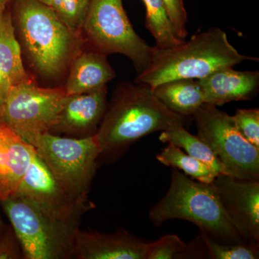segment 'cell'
Segmentation results:
<instances>
[{
  "label": "cell",
  "instance_id": "obj_1",
  "mask_svg": "<svg viewBox=\"0 0 259 259\" xmlns=\"http://www.w3.org/2000/svg\"><path fill=\"white\" fill-rule=\"evenodd\" d=\"M192 117L171 111L144 85L118 83L97 130L98 165L110 164L122 157L140 139L175 125H186Z\"/></svg>",
  "mask_w": 259,
  "mask_h": 259
},
{
  "label": "cell",
  "instance_id": "obj_2",
  "mask_svg": "<svg viewBox=\"0 0 259 259\" xmlns=\"http://www.w3.org/2000/svg\"><path fill=\"white\" fill-rule=\"evenodd\" d=\"M258 58L240 54L226 32L211 28L191 37L188 41L168 49L153 47L151 63L134 82L152 90L160 83L180 79H201L218 70L234 67Z\"/></svg>",
  "mask_w": 259,
  "mask_h": 259
},
{
  "label": "cell",
  "instance_id": "obj_3",
  "mask_svg": "<svg viewBox=\"0 0 259 259\" xmlns=\"http://www.w3.org/2000/svg\"><path fill=\"white\" fill-rule=\"evenodd\" d=\"M148 216L156 227L171 220H183L221 243L245 242L223 208L214 184L193 180L176 168H171L166 193L151 209Z\"/></svg>",
  "mask_w": 259,
  "mask_h": 259
},
{
  "label": "cell",
  "instance_id": "obj_4",
  "mask_svg": "<svg viewBox=\"0 0 259 259\" xmlns=\"http://www.w3.org/2000/svg\"><path fill=\"white\" fill-rule=\"evenodd\" d=\"M15 28L32 64L47 77L62 74L77 55L79 34L68 28L51 7L38 0H13Z\"/></svg>",
  "mask_w": 259,
  "mask_h": 259
},
{
  "label": "cell",
  "instance_id": "obj_5",
  "mask_svg": "<svg viewBox=\"0 0 259 259\" xmlns=\"http://www.w3.org/2000/svg\"><path fill=\"white\" fill-rule=\"evenodd\" d=\"M0 203L21 245L24 259L74 258L81 222L51 217L18 196Z\"/></svg>",
  "mask_w": 259,
  "mask_h": 259
},
{
  "label": "cell",
  "instance_id": "obj_6",
  "mask_svg": "<svg viewBox=\"0 0 259 259\" xmlns=\"http://www.w3.org/2000/svg\"><path fill=\"white\" fill-rule=\"evenodd\" d=\"M32 146L51 175L73 199L91 202L89 194L100 154L96 135L73 139L48 132Z\"/></svg>",
  "mask_w": 259,
  "mask_h": 259
},
{
  "label": "cell",
  "instance_id": "obj_7",
  "mask_svg": "<svg viewBox=\"0 0 259 259\" xmlns=\"http://www.w3.org/2000/svg\"><path fill=\"white\" fill-rule=\"evenodd\" d=\"M81 30L93 51L125 56L138 74L151 63L153 47L135 31L122 0H90Z\"/></svg>",
  "mask_w": 259,
  "mask_h": 259
},
{
  "label": "cell",
  "instance_id": "obj_8",
  "mask_svg": "<svg viewBox=\"0 0 259 259\" xmlns=\"http://www.w3.org/2000/svg\"><path fill=\"white\" fill-rule=\"evenodd\" d=\"M192 118L197 136L217 155L227 175L240 180H259V148L242 136L233 116L204 103Z\"/></svg>",
  "mask_w": 259,
  "mask_h": 259
},
{
  "label": "cell",
  "instance_id": "obj_9",
  "mask_svg": "<svg viewBox=\"0 0 259 259\" xmlns=\"http://www.w3.org/2000/svg\"><path fill=\"white\" fill-rule=\"evenodd\" d=\"M66 97L64 88H40L32 80L13 85L0 106V122L32 145L55 125Z\"/></svg>",
  "mask_w": 259,
  "mask_h": 259
},
{
  "label": "cell",
  "instance_id": "obj_10",
  "mask_svg": "<svg viewBox=\"0 0 259 259\" xmlns=\"http://www.w3.org/2000/svg\"><path fill=\"white\" fill-rule=\"evenodd\" d=\"M15 196L30 203L56 219L79 221L90 209L93 202H81L73 199L59 185L37 153L24 177Z\"/></svg>",
  "mask_w": 259,
  "mask_h": 259
},
{
  "label": "cell",
  "instance_id": "obj_11",
  "mask_svg": "<svg viewBox=\"0 0 259 259\" xmlns=\"http://www.w3.org/2000/svg\"><path fill=\"white\" fill-rule=\"evenodd\" d=\"M212 183L223 208L242 239L259 246V180L220 175Z\"/></svg>",
  "mask_w": 259,
  "mask_h": 259
},
{
  "label": "cell",
  "instance_id": "obj_12",
  "mask_svg": "<svg viewBox=\"0 0 259 259\" xmlns=\"http://www.w3.org/2000/svg\"><path fill=\"white\" fill-rule=\"evenodd\" d=\"M107 87L92 93L66 97L51 134L73 139L96 135L107 105Z\"/></svg>",
  "mask_w": 259,
  "mask_h": 259
},
{
  "label": "cell",
  "instance_id": "obj_13",
  "mask_svg": "<svg viewBox=\"0 0 259 259\" xmlns=\"http://www.w3.org/2000/svg\"><path fill=\"white\" fill-rule=\"evenodd\" d=\"M146 243L124 228L110 233L79 228L75 238L74 258L145 259Z\"/></svg>",
  "mask_w": 259,
  "mask_h": 259
},
{
  "label": "cell",
  "instance_id": "obj_14",
  "mask_svg": "<svg viewBox=\"0 0 259 259\" xmlns=\"http://www.w3.org/2000/svg\"><path fill=\"white\" fill-rule=\"evenodd\" d=\"M35 154L32 145L0 122V202L15 197Z\"/></svg>",
  "mask_w": 259,
  "mask_h": 259
},
{
  "label": "cell",
  "instance_id": "obj_15",
  "mask_svg": "<svg viewBox=\"0 0 259 259\" xmlns=\"http://www.w3.org/2000/svg\"><path fill=\"white\" fill-rule=\"evenodd\" d=\"M204 103L223 106L231 102L252 100L259 90V71H238L233 67L218 70L199 79Z\"/></svg>",
  "mask_w": 259,
  "mask_h": 259
},
{
  "label": "cell",
  "instance_id": "obj_16",
  "mask_svg": "<svg viewBox=\"0 0 259 259\" xmlns=\"http://www.w3.org/2000/svg\"><path fill=\"white\" fill-rule=\"evenodd\" d=\"M64 88L68 95L92 93L105 88L116 76L107 56L95 51L77 54L71 62Z\"/></svg>",
  "mask_w": 259,
  "mask_h": 259
},
{
  "label": "cell",
  "instance_id": "obj_17",
  "mask_svg": "<svg viewBox=\"0 0 259 259\" xmlns=\"http://www.w3.org/2000/svg\"><path fill=\"white\" fill-rule=\"evenodd\" d=\"M151 90L169 110L184 117H192L204 103L203 92L198 79L171 80L160 83Z\"/></svg>",
  "mask_w": 259,
  "mask_h": 259
},
{
  "label": "cell",
  "instance_id": "obj_18",
  "mask_svg": "<svg viewBox=\"0 0 259 259\" xmlns=\"http://www.w3.org/2000/svg\"><path fill=\"white\" fill-rule=\"evenodd\" d=\"M0 71L12 85L32 80L24 68L21 49L15 34L12 13L8 7L0 18Z\"/></svg>",
  "mask_w": 259,
  "mask_h": 259
},
{
  "label": "cell",
  "instance_id": "obj_19",
  "mask_svg": "<svg viewBox=\"0 0 259 259\" xmlns=\"http://www.w3.org/2000/svg\"><path fill=\"white\" fill-rule=\"evenodd\" d=\"M158 139L162 143L171 144L183 149L187 154L208 165L218 175H227L225 167L217 155L198 136L188 132L185 125H177L162 131Z\"/></svg>",
  "mask_w": 259,
  "mask_h": 259
},
{
  "label": "cell",
  "instance_id": "obj_20",
  "mask_svg": "<svg viewBox=\"0 0 259 259\" xmlns=\"http://www.w3.org/2000/svg\"><path fill=\"white\" fill-rule=\"evenodd\" d=\"M207 258L200 236L187 244L175 234H167L156 241L147 242L145 259Z\"/></svg>",
  "mask_w": 259,
  "mask_h": 259
},
{
  "label": "cell",
  "instance_id": "obj_21",
  "mask_svg": "<svg viewBox=\"0 0 259 259\" xmlns=\"http://www.w3.org/2000/svg\"><path fill=\"white\" fill-rule=\"evenodd\" d=\"M146 8V28L151 32L158 49L176 47L185 41L167 14L162 0H142Z\"/></svg>",
  "mask_w": 259,
  "mask_h": 259
},
{
  "label": "cell",
  "instance_id": "obj_22",
  "mask_svg": "<svg viewBox=\"0 0 259 259\" xmlns=\"http://www.w3.org/2000/svg\"><path fill=\"white\" fill-rule=\"evenodd\" d=\"M156 158L164 166L182 170L187 176L203 183H212L218 175L208 165L171 144H167Z\"/></svg>",
  "mask_w": 259,
  "mask_h": 259
},
{
  "label": "cell",
  "instance_id": "obj_23",
  "mask_svg": "<svg viewBox=\"0 0 259 259\" xmlns=\"http://www.w3.org/2000/svg\"><path fill=\"white\" fill-rule=\"evenodd\" d=\"M199 231L205 247L207 258L211 259H258L259 246L250 243H225L212 239L204 232Z\"/></svg>",
  "mask_w": 259,
  "mask_h": 259
},
{
  "label": "cell",
  "instance_id": "obj_24",
  "mask_svg": "<svg viewBox=\"0 0 259 259\" xmlns=\"http://www.w3.org/2000/svg\"><path fill=\"white\" fill-rule=\"evenodd\" d=\"M90 0H53L51 8L68 28L80 33Z\"/></svg>",
  "mask_w": 259,
  "mask_h": 259
},
{
  "label": "cell",
  "instance_id": "obj_25",
  "mask_svg": "<svg viewBox=\"0 0 259 259\" xmlns=\"http://www.w3.org/2000/svg\"><path fill=\"white\" fill-rule=\"evenodd\" d=\"M237 129L248 142L259 148V110L238 109L233 116Z\"/></svg>",
  "mask_w": 259,
  "mask_h": 259
},
{
  "label": "cell",
  "instance_id": "obj_26",
  "mask_svg": "<svg viewBox=\"0 0 259 259\" xmlns=\"http://www.w3.org/2000/svg\"><path fill=\"white\" fill-rule=\"evenodd\" d=\"M162 2L164 4L168 18L176 28L177 32L185 40L188 35L187 29L188 16L183 0H162Z\"/></svg>",
  "mask_w": 259,
  "mask_h": 259
},
{
  "label": "cell",
  "instance_id": "obj_27",
  "mask_svg": "<svg viewBox=\"0 0 259 259\" xmlns=\"http://www.w3.org/2000/svg\"><path fill=\"white\" fill-rule=\"evenodd\" d=\"M0 259H24L21 245L12 226L0 234Z\"/></svg>",
  "mask_w": 259,
  "mask_h": 259
},
{
  "label": "cell",
  "instance_id": "obj_28",
  "mask_svg": "<svg viewBox=\"0 0 259 259\" xmlns=\"http://www.w3.org/2000/svg\"><path fill=\"white\" fill-rule=\"evenodd\" d=\"M12 86L9 79L0 71V106L6 100Z\"/></svg>",
  "mask_w": 259,
  "mask_h": 259
},
{
  "label": "cell",
  "instance_id": "obj_29",
  "mask_svg": "<svg viewBox=\"0 0 259 259\" xmlns=\"http://www.w3.org/2000/svg\"><path fill=\"white\" fill-rule=\"evenodd\" d=\"M12 1L13 0H0V11H4Z\"/></svg>",
  "mask_w": 259,
  "mask_h": 259
},
{
  "label": "cell",
  "instance_id": "obj_30",
  "mask_svg": "<svg viewBox=\"0 0 259 259\" xmlns=\"http://www.w3.org/2000/svg\"><path fill=\"white\" fill-rule=\"evenodd\" d=\"M5 227H6V226H5V223H3V220H2L1 217H0V234L4 231Z\"/></svg>",
  "mask_w": 259,
  "mask_h": 259
},
{
  "label": "cell",
  "instance_id": "obj_31",
  "mask_svg": "<svg viewBox=\"0 0 259 259\" xmlns=\"http://www.w3.org/2000/svg\"><path fill=\"white\" fill-rule=\"evenodd\" d=\"M40 3H44V4L48 5V6H51L52 4L53 0H38Z\"/></svg>",
  "mask_w": 259,
  "mask_h": 259
},
{
  "label": "cell",
  "instance_id": "obj_32",
  "mask_svg": "<svg viewBox=\"0 0 259 259\" xmlns=\"http://www.w3.org/2000/svg\"><path fill=\"white\" fill-rule=\"evenodd\" d=\"M3 12L4 11H0V18H1V15L3 14Z\"/></svg>",
  "mask_w": 259,
  "mask_h": 259
}]
</instances>
